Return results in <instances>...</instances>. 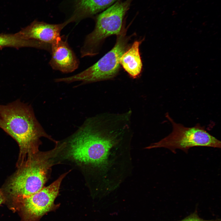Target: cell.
Segmentation results:
<instances>
[{
    "mask_svg": "<svg viewBox=\"0 0 221 221\" xmlns=\"http://www.w3.org/2000/svg\"><path fill=\"white\" fill-rule=\"evenodd\" d=\"M51 53L49 64L53 69L68 73L78 68L79 60L64 37L61 36L51 45Z\"/></svg>",
    "mask_w": 221,
    "mask_h": 221,
    "instance_id": "9",
    "label": "cell"
},
{
    "mask_svg": "<svg viewBox=\"0 0 221 221\" xmlns=\"http://www.w3.org/2000/svg\"><path fill=\"white\" fill-rule=\"evenodd\" d=\"M165 117L172 124V132L158 142L152 144L145 148H165L174 153L177 149L187 153L190 148L195 146L220 148V141L209 133L204 126L199 123L193 127H186L175 122L168 113H166Z\"/></svg>",
    "mask_w": 221,
    "mask_h": 221,
    "instance_id": "5",
    "label": "cell"
},
{
    "mask_svg": "<svg viewBox=\"0 0 221 221\" xmlns=\"http://www.w3.org/2000/svg\"><path fill=\"white\" fill-rule=\"evenodd\" d=\"M117 0H76L74 15L78 21L108 7Z\"/></svg>",
    "mask_w": 221,
    "mask_h": 221,
    "instance_id": "11",
    "label": "cell"
},
{
    "mask_svg": "<svg viewBox=\"0 0 221 221\" xmlns=\"http://www.w3.org/2000/svg\"><path fill=\"white\" fill-rule=\"evenodd\" d=\"M132 1H117L97 16L94 30L86 36L81 48V57L96 55L106 37L121 33L124 17Z\"/></svg>",
    "mask_w": 221,
    "mask_h": 221,
    "instance_id": "4",
    "label": "cell"
},
{
    "mask_svg": "<svg viewBox=\"0 0 221 221\" xmlns=\"http://www.w3.org/2000/svg\"><path fill=\"white\" fill-rule=\"evenodd\" d=\"M128 39L122 32L118 35L113 48L98 61L84 71L70 76L56 78V83H70L79 81L77 86L109 79L114 77L120 68V58L126 50Z\"/></svg>",
    "mask_w": 221,
    "mask_h": 221,
    "instance_id": "6",
    "label": "cell"
},
{
    "mask_svg": "<svg viewBox=\"0 0 221 221\" xmlns=\"http://www.w3.org/2000/svg\"><path fill=\"white\" fill-rule=\"evenodd\" d=\"M59 151V148L56 146L52 150L38 151L29 155L9 182L7 188L10 193L14 196L23 198L41 190L44 187L54 165V156Z\"/></svg>",
    "mask_w": 221,
    "mask_h": 221,
    "instance_id": "3",
    "label": "cell"
},
{
    "mask_svg": "<svg viewBox=\"0 0 221 221\" xmlns=\"http://www.w3.org/2000/svg\"><path fill=\"white\" fill-rule=\"evenodd\" d=\"M0 128L14 138L20 148L19 165L28 156L38 151L45 137L56 143V141L45 131L37 120L31 106L17 99L7 105L0 104Z\"/></svg>",
    "mask_w": 221,
    "mask_h": 221,
    "instance_id": "2",
    "label": "cell"
},
{
    "mask_svg": "<svg viewBox=\"0 0 221 221\" xmlns=\"http://www.w3.org/2000/svg\"><path fill=\"white\" fill-rule=\"evenodd\" d=\"M180 221H220L219 219L205 220L200 218L196 211Z\"/></svg>",
    "mask_w": 221,
    "mask_h": 221,
    "instance_id": "13",
    "label": "cell"
},
{
    "mask_svg": "<svg viewBox=\"0 0 221 221\" xmlns=\"http://www.w3.org/2000/svg\"><path fill=\"white\" fill-rule=\"evenodd\" d=\"M68 173L61 175L48 186L23 198L24 208L28 215L32 219H37L56 207L54 201L58 194L62 181Z\"/></svg>",
    "mask_w": 221,
    "mask_h": 221,
    "instance_id": "7",
    "label": "cell"
},
{
    "mask_svg": "<svg viewBox=\"0 0 221 221\" xmlns=\"http://www.w3.org/2000/svg\"><path fill=\"white\" fill-rule=\"evenodd\" d=\"M2 195H1V192H0V204H1V203H2Z\"/></svg>",
    "mask_w": 221,
    "mask_h": 221,
    "instance_id": "14",
    "label": "cell"
},
{
    "mask_svg": "<svg viewBox=\"0 0 221 221\" xmlns=\"http://www.w3.org/2000/svg\"><path fill=\"white\" fill-rule=\"evenodd\" d=\"M142 41H135L121 56L120 64L130 77L137 78L141 73L142 63L139 47Z\"/></svg>",
    "mask_w": 221,
    "mask_h": 221,
    "instance_id": "10",
    "label": "cell"
},
{
    "mask_svg": "<svg viewBox=\"0 0 221 221\" xmlns=\"http://www.w3.org/2000/svg\"><path fill=\"white\" fill-rule=\"evenodd\" d=\"M43 43L33 40L22 39L16 33L14 34H0V48L12 47L20 48L31 47L43 49Z\"/></svg>",
    "mask_w": 221,
    "mask_h": 221,
    "instance_id": "12",
    "label": "cell"
},
{
    "mask_svg": "<svg viewBox=\"0 0 221 221\" xmlns=\"http://www.w3.org/2000/svg\"><path fill=\"white\" fill-rule=\"evenodd\" d=\"M129 119L125 114L89 117L61 141L67 158L89 169L102 196L117 189L131 173Z\"/></svg>",
    "mask_w": 221,
    "mask_h": 221,
    "instance_id": "1",
    "label": "cell"
},
{
    "mask_svg": "<svg viewBox=\"0 0 221 221\" xmlns=\"http://www.w3.org/2000/svg\"><path fill=\"white\" fill-rule=\"evenodd\" d=\"M71 22L70 19L63 23L56 24L34 21L16 33L23 39L35 40L52 45L60 37L62 30Z\"/></svg>",
    "mask_w": 221,
    "mask_h": 221,
    "instance_id": "8",
    "label": "cell"
}]
</instances>
